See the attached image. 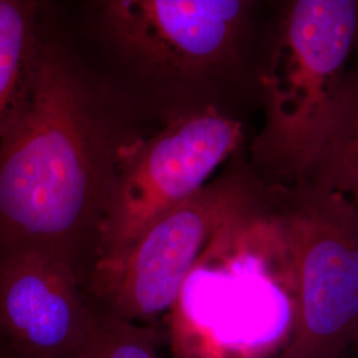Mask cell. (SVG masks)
Wrapping results in <instances>:
<instances>
[{
  "instance_id": "obj_1",
  "label": "cell",
  "mask_w": 358,
  "mask_h": 358,
  "mask_svg": "<svg viewBox=\"0 0 358 358\" xmlns=\"http://www.w3.org/2000/svg\"><path fill=\"white\" fill-rule=\"evenodd\" d=\"M133 106L44 26L0 137V254L35 251L76 269L97 260L120 162L145 137Z\"/></svg>"
},
{
  "instance_id": "obj_2",
  "label": "cell",
  "mask_w": 358,
  "mask_h": 358,
  "mask_svg": "<svg viewBox=\"0 0 358 358\" xmlns=\"http://www.w3.org/2000/svg\"><path fill=\"white\" fill-rule=\"evenodd\" d=\"M250 0H108L99 26L129 68L176 96L174 113L250 96L264 28ZM231 113V112H229Z\"/></svg>"
},
{
  "instance_id": "obj_3",
  "label": "cell",
  "mask_w": 358,
  "mask_h": 358,
  "mask_svg": "<svg viewBox=\"0 0 358 358\" xmlns=\"http://www.w3.org/2000/svg\"><path fill=\"white\" fill-rule=\"evenodd\" d=\"M357 0H291L264 28L257 101L264 124L251 169L266 186H289L317 153L355 51Z\"/></svg>"
},
{
  "instance_id": "obj_4",
  "label": "cell",
  "mask_w": 358,
  "mask_h": 358,
  "mask_svg": "<svg viewBox=\"0 0 358 358\" xmlns=\"http://www.w3.org/2000/svg\"><path fill=\"white\" fill-rule=\"evenodd\" d=\"M271 195L251 166L227 170L155 217L121 255L97 262L84 280L92 304L122 320H165L211 241L267 217Z\"/></svg>"
},
{
  "instance_id": "obj_5",
  "label": "cell",
  "mask_w": 358,
  "mask_h": 358,
  "mask_svg": "<svg viewBox=\"0 0 358 358\" xmlns=\"http://www.w3.org/2000/svg\"><path fill=\"white\" fill-rule=\"evenodd\" d=\"M273 219L292 260V334L279 358H343L358 329V211L297 180L272 186Z\"/></svg>"
},
{
  "instance_id": "obj_6",
  "label": "cell",
  "mask_w": 358,
  "mask_h": 358,
  "mask_svg": "<svg viewBox=\"0 0 358 358\" xmlns=\"http://www.w3.org/2000/svg\"><path fill=\"white\" fill-rule=\"evenodd\" d=\"M242 142L243 124L208 106L170 115L165 128L131 145L120 162L96 263L121 255L155 217L201 190Z\"/></svg>"
},
{
  "instance_id": "obj_7",
  "label": "cell",
  "mask_w": 358,
  "mask_h": 358,
  "mask_svg": "<svg viewBox=\"0 0 358 358\" xmlns=\"http://www.w3.org/2000/svg\"><path fill=\"white\" fill-rule=\"evenodd\" d=\"M97 317L81 276L64 260L0 254V356L73 358Z\"/></svg>"
},
{
  "instance_id": "obj_8",
  "label": "cell",
  "mask_w": 358,
  "mask_h": 358,
  "mask_svg": "<svg viewBox=\"0 0 358 358\" xmlns=\"http://www.w3.org/2000/svg\"><path fill=\"white\" fill-rule=\"evenodd\" d=\"M299 180L341 195L358 211V68L348 69L320 148Z\"/></svg>"
},
{
  "instance_id": "obj_9",
  "label": "cell",
  "mask_w": 358,
  "mask_h": 358,
  "mask_svg": "<svg viewBox=\"0 0 358 358\" xmlns=\"http://www.w3.org/2000/svg\"><path fill=\"white\" fill-rule=\"evenodd\" d=\"M40 15L38 1L0 0V137L26 87Z\"/></svg>"
},
{
  "instance_id": "obj_10",
  "label": "cell",
  "mask_w": 358,
  "mask_h": 358,
  "mask_svg": "<svg viewBox=\"0 0 358 358\" xmlns=\"http://www.w3.org/2000/svg\"><path fill=\"white\" fill-rule=\"evenodd\" d=\"M166 334L159 324H140L99 312L87 341L73 358H162Z\"/></svg>"
},
{
  "instance_id": "obj_11",
  "label": "cell",
  "mask_w": 358,
  "mask_h": 358,
  "mask_svg": "<svg viewBox=\"0 0 358 358\" xmlns=\"http://www.w3.org/2000/svg\"><path fill=\"white\" fill-rule=\"evenodd\" d=\"M349 349L353 350L356 355H358V329L356 334H355V337L352 338V343H350V345H349ZM349 349H348V350H349Z\"/></svg>"
},
{
  "instance_id": "obj_12",
  "label": "cell",
  "mask_w": 358,
  "mask_h": 358,
  "mask_svg": "<svg viewBox=\"0 0 358 358\" xmlns=\"http://www.w3.org/2000/svg\"><path fill=\"white\" fill-rule=\"evenodd\" d=\"M355 51H358V0H357V27H356V38H355Z\"/></svg>"
},
{
  "instance_id": "obj_13",
  "label": "cell",
  "mask_w": 358,
  "mask_h": 358,
  "mask_svg": "<svg viewBox=\"0 0 358 358\" xmlns=\"http://www.w3.org/2000/svg\"><path fill=\"white\" fill-rule=\"evenodd\" d=\"M0 358H6V357H3V356H0Z\"/></svg>"
}]
</instances>
